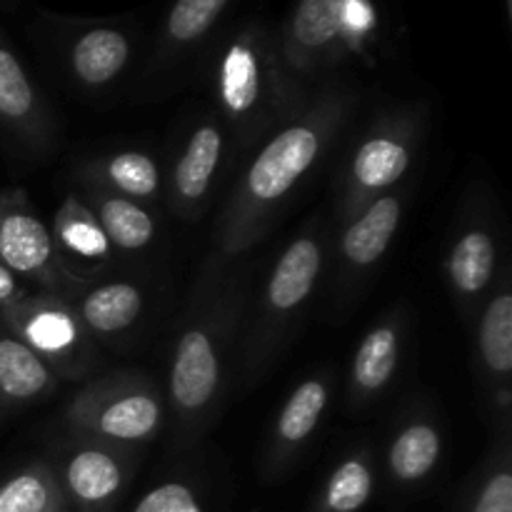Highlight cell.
Listing matches in <instances>:
<instances>
[{"mask_svg":"<svg viewBox=\"0 0 512 512\" xmlns=\"http://www.w3.org/2000/svg\"><path fill=\"white\" fill-rule=\"evenodd\" d=\"M0 125L10 130L33 153L53 148V118L33 78L0 38Z\"/></svg>","mask_w":512,"mask_h":512,"instance_id":"2e32d148","label":"cell"},{"mask_svg":"<svg viewBox=\"0 0 512 512\" xmlns=\"http://www.w3.org/2000/svg\"><path fill=\"white\" fill-rule=\"evenodd\" d=\"M60 378L0 320V413L43 403Z\"/></svg>","mask_w":512,"mask_h":512,"instance_id":"44dd1931","label":"cell"},{"mask_svg":"<svg viewBox=\"0 0 512 512\" xmlns=\"http://www.w3.org/2000/svg\"><path fill=\"white\" fill-rule=\"evenodd\" d=\"M405 190L395 188L380 195L373 205L363 210L355 220L340 228L338 238V288L343 300L355 298V290L373 275V270L383 263L403 223Z\"/></svg>","mask_w":512,"mask_h":512,"instance_id":"7c38bea8","label":"cell"},{"mask_svg":"<svg viewBox=\"0 0 512 512\" xmlns=\"http://www.w3.org/2000/svg\"><path fill=\"white\" fill-rule=\"evenodd\" d=\"M330 395H333V383L325 373L310 375L288 395L265 443L263 463H260L265 483H278L280 475H285V470L295 463L300 450L318 430L330 405Z\"/></svg>","mask_w":512,"mask_h":512,"instance_id":"4fadbf2b","label":"cell"},{"mask_svg":"<svg viewBox=\"0 0 512 512\" xmlns=\"http://www.w3.org/2000/svg\"><path fill=\"white\" fill-rule=\"evenodd\" d=\"M90 338L113 340L128 333L145 308L143 290L128 280L85 283L68 298Z\"/></svg>","mask_w":512,"mask_h":512,"instance_id":"ffe728a7","label":"cell"},{"mask_svg":"<svg viewBox=\"0 0 512 512\" xmlns=\"http://www.w3.org/2000/svg\"><path fill=\"white\" fill-rule=\"evenodd\" d=\"M250 295L253 268L243 258L213 253L205 260L185 305L168 370V405L180 448L198 443L218 418Z\"/></svg>","mask_w":512,"mask_h":512,"instance_id":"6da1fadb","label":"cell"},{"mask_svg":"<svg viewBox=\"0 0 512 512\" xmlns=\"http://www.w3.org/2000/svg\"><path fill=\"white\" fill-rule=\"evenodd\" d=\"M53 463L60 493L70 510L110 512L120 503L135 473V450L70 435Z\"/></svg>","mask_w":512,"mask_h":512,"instance_id":"9c48e42d","label":"cell"},{"mask_svg":"<svg viewBox=\"0 0 512 512\" xmlns=\"http://www.w3.org/2000/svg\"><path fill=\"white\" fill-rule=\"evenodd\" d=\"M325 255L328 235L320 218H315L285 245L258 298L253 300L250 295L235 348V375L245 390L263 383L293 340L313 293L318 290Z\"/></svg>","mask_w":512,"mask_h":512,"instance_id":"277c9868","label":"cell"},{"mask_svg":"<svg viewBox=\"0 0 512 512\" xmlns=\"http://www.w3.org/2000/svg\"><path fill=\"white\" fill-rule=\"evenodd\" d=\"M405 325H408L405 310L395 308L363 335L353 360H350V408H365V405L375 403L385 393V388L393 383L400 355H403Z\"/></svg>","mask_w":512,"mask_h":512,"instance_id":"ac0fdd59","label":"cell"},{"mask_svg":"<svg viewBox=\"0 0 512 512\" xmlns=\"http://www.w3.org/2000/svg\"><path fill=\"white\" fill-rule=\"evenodd\" d=\"M355 105L358 95L345 85H320L295 118L258 145V153L220 213L215 255L243 258L273 230L280 210L290 203L300 183L340 140Z\"/></svg>","mask_w":512,"mask_h":512,"instance_id":"7a4b0ae2","label":"cell"},{"mask_svg":"<svg viewBox=\"0 0 512 512\" xmlns=\"http://www.w3.org/2000/svg\"><path fill=\"white\" fill-rule=\"evenodd\" d=\"M23 295H25L23 283H20V280L15 278V275L10 273L3 263H0V310L8 308V305H13L15 300H20Z\"/></svg>","mask_w":512,"mask_h":512,"instance_id":"f546056e","label":"cell"},{"mask_svg":"<svg viewBox=\"0 0 512 512\" xmlns=\"http://www.w3.org/2000/svg\"><path fill=\"white\" fill-rule=\"evenodd\" d=\"M440 455H443V435L438 425L430 418H410L390 438L385 465L395 483L410 488L423 483L438 468Z\"/></svg>","mask_w":512,"mask_h":512,"instance_id":"603a6c76","label":"cell"},{"mask_svg":"<svg viewBox=\"0 0 512 512\" xmlns=\"http://www.w3.org/2000/svg\"><path fill=\"white\" fill-rule=\"evenodd\" d=\"M133 512H205L198 490L183 480H165L143 495Z\"/></svg>","mask_w":512,"mask_h":512,"instance_id":"f1b7e54d","label":"cell"},{"mask_svg":"<svg viewBox=\"0 0 512 512\" xmlns=\"http://www.w3.org/2000/svg\"><path fill=\"white\" fill-rule=\"evenodd\" d=\"M380 15L360 0H305L275 28L283 68L313 93L355 58H368L378 40Z\"/></svg>","mask_w":512,"mask_h":512,"instance_id":"5b68a950","label":"cell"},{"mask_svg":"<svg viewBox=\"0 0 512 512\" xmlns=\"http://www.w3.org/2000/svg\"><path fill=\"white\" fill-rule=\"evenodd\" d=\"M478 368L490 418L498 433H510L512 410V285L510 268L503 265L478 313Z\"/></svg>","mask_w":512,"mask_h":512,"instance_id":"8fae6325","label":"cell"},{"mask_svg":"<svg viewBox=\"0 0 512 512\" xmlns=\"http://www.w3.org/2000/svg\"><path fill=\"white\" fill-rule=\"evenodd\" d=\"M0 512H70L53 463H30L0 485Z\"/></svg>","mask_w":512,"mask_h":512,"instance_id":"4316f807","label":"cell"},{"mask_svg":"<svg viewBox=\"0 0 512 512\" xmlns=\"http://www.w3.org/2000/svg\"><path fill=\"white\" fill-rule=\"evenodd\" d=\"M498 273V238L485 223H468L445 255V278L463 318H478Z\"/></svg>","mask_w":512,"mask_h":512,"instance_id":"9a60e30c","label":"cell"},{"mask_svg":"<svg viewBox=\"0 0 512 512\" xmlns=\"http://www.w3.org/2000/svg\"><path fill=\"white\" fill-rule=\"evenodd\" d=\"M368 448L345 455L325 480L313 512H360L373 498L375 463Z\"/></svg>","mask_w":512,"mask_h":512,"instance_id":"484cf974","label":"cell"},{"mask_svg":"<svg viewBox=\"0 0 512 512\" xmlns=\"http://www.w3.org/2000/svg\"><path fill=\"white\" fill-rule=\"evenodd\" d=\"M165 423V398L143 373L118 370L88 380L65 405L70 435L135 450L158 438Z\"/></svg>","mask_w":512,"mask_h":512,"instance_id":"8992f818","label":"cell"},{"mask_svg":"<svg viewBox=\"0 0 512 512\" xmlns=\"http://www.w3.org/2000/svg\"><path fill=\"white\" fill-rule=\"evenodd\" d=\"M208 83L220 123L245 148L265 143L313 95L285 73L275 28L258 18L245 20L215 45Z\"/></svg>","mask_w":512,"mask_h":512,"instance_id":"3957f363","label":"cell"},{"mask_svg":"<svg viewBox=\"0 0 512 512\" xmlns=\"http://www.w3.org/2000/svg\"><path fill=\"white\" fill-rule=\"evenodd\" d=\"M133 55L128 30L113 23H90L68 43V68L83 88L100 90L120 78Z\"/></svg>","mask_w":512,"mask_h":512,"instance_id":"d6986e66","label":"cell"},{"mask_svg":"<svg viewBox=\"0 0 512 512\" xmlns=\"http://www.w3.org/2000/svg\"><path fill=\"white\" fill-rule=\"evenodd\" d=\"M230 10L228 0H180L168 10L163 30H160L155 65H170L180 55L190 53L203 43L223 15Z\"/></svg>","mask_w":512,"mask_h":512,"instance_id":"d4e9b609","label":"cell"},{"mask_svg":"<svg viewBox=\"0 0 512 512\" xmlns=\"http://www.w3.org/2000/svg\"><path fill=\"white\" fill-rule=\"evenodd\" d=\"M83 185V195L93 215L98 218L100 228L108 235L110 245L120 253H138V250L148 248L158 233V223H155L153 213L145 205L135 203V200L115 195L110 190L100 188V185L90 183V180L80 178Z\"/></svg>","mask_w":512,"mask_h":512,"instance_id":"7402d4cb","label":"cell"},{"mask_svg":"<svg viewBox=\"0 0 512 512\" xmlns=\"http://www.w3.org/2000/svg\"><path fill=\"white\" fill-rule=\"evenodd\" d=\"M53 245L63 268L75 280L90 283L113 263L115 248L100 228L93 210L75 190L65 193L63 203L53 215Z\"/></svg>","mask_w":512,"mask_h":512,"instance_id":"e0dca14e","label":"cell"},{"mask_svg":"<svg viewBox=\"0 0 512 512\" xmlns=\"http://www.w3.org/2000/svg\"><path fill=\"white\" fill-rule=\"evenodd\" d=\"M0 320L60 380H85L95 368L93 338L63 295L25 293L0 310Z\"/></svg>","mask_w":512,"mask_h":512,"instance_id":"ba28073f","label":"cell"},{"mask_svg":"<svg viewBox=\"0 0 512 512\" xmlns=\"http://www.w3.org/2000/svg\"><path fill=\"white\" fill-rule=\"evenodd\" d=\"M83 180H90L140 205L153 203L163 183L158 160L143 150H120V153L103 155L83 170Z\"/></svg>","mask_w":512,"mask_h":512,"instance_id":"cb8c5ba5","label":"cell"},{"mask_svg":"<svg viewBox=\"0 0 512 512\" xmlns=\"http://www.w3.org/2000/svg\"><path fill=\"white\" fill-rule=\"evenodd\" d=\"M225 155V128L220 118H205L185 138L168 180L170 210L180 220H195L208 205Z\"/></svg>","mask_w":512,"mask_h":512,"instance_id":"5bb4252c","label":"cell"},{"mask_svg":"<svg viewBox=\"0 0 512 512\" xmlns=\"http://www.w3.org/2000/svg\"><path fill=\"white\" fill-rule=\"evenodd\" d=\"M512 433H498V443L470 488L465 512H512Z\"/></svg>","mask_w":512,"mask_h":512,"instance_id":"83f0119b","label":"cell"},{"mask_svg":"<svg viewBox=\"0 0 512 512\" xmlns=\"http://www.w3.org/2000/svg\"><path fill=\"white\" fill-rule=\"evenodd\" d=\"M0 263L18 280H28L43 293L63 295L65 300L85 285L63 268L53 235L30 210L23 193L0 195Z\"/></svg>","mask_w":512,"mask_h":512,"instance_id":"30bf717a","label":"cell"},{"mask_svg":"<svg viewBox=\"0 0 512 512\" xmlns=\"http://www.w3.org/2000/svg\"><path fill=\"white\" fill-rule=\"evenodd\" d=\"M423 118L413 108L378 115L355 138L338 175V220L343 228L380 195L400 188L420 145Z\"/></svg>","mask_w":512,"mask_h":512,"instance_id":"52a82bcc","label":"cell"}]
</instances>
